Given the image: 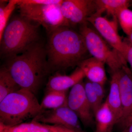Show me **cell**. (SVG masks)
<instances>
[{
  "instance_id": "cell-1",
  "label": "cell",
  "mask_w": 132,
  "mask_h": 132,
  "mask_svg": "<svg viewBox=\"0 0 132 132\" xmlns=\"http://www.w3.org/2000/svg\"><path fill=\"white\" fill-rule=\"evenodd\" d=\"M48 35L45 47L50 73L78 67L82 61L92 57L81 34L70 27H60Z\"/></svg>"
},
{
  "instance_id": "cell-26",
  "label": "cell",
  "mask_w": 132,
  "mask_h": 132,
  "mask_svg": "<svg viewBox=\"0 0 132 132\" xmlns=\"http://www.w3.org/2000/svg\"><path fill=\"white\" fill-rule=\"evenodd\" d=\"M121 132H132V125H130L123 131Z\"/></svg>"
},
{
  "instance_id": "cell-25",
  "label": "cell",
  "mask_w": 132,
  "mask_h": 132,
  "mask_svg": "<svg viewBox=\"0 0 132 132\" xmlns=\"http://www.w3.org/2000/svg\"><path fill=\"white\" fill-rule=\"evenodd\" d=\"M131 125H132V111L130 112V114L127 116V118H126V119L122 123L118 125L121 130L120 132L123 131Z\"/></svg>"
},
{
  "instance_id": "cell-7",
  "label": "cell",
  "mask_w": 132,
  "mask_h": 132,
  "mask_svg": "<svg viewBox=\"0 0 132 132\" xmlns=\"http://www.w3.org/2000/svg\"><path fill=\"white\" fill-rule=\"evenodd\" d=\"M32 121L47 125L62 126L77 131H82L78 116L67 104L55 109L42 111Z\"/></svg>"
},
{
  "instance_id": "cell-18",
  "label": "cell",
  "mask_w": 132,
  "mask_h": 132,
  "mask_svg": "<svg viewBox=\"0 0 132 132\" xmlns=\"http://www.w3.org/2000/svg\"><path fill=\"white\" fill-rule=\"evenodd\" d=\"M67 94V91H47L40 104L41 112L55 109L67 104L68 96Z\"/></svg>"
},
{
  "instance_id": "cell-24",
  "label": "cell",
  "mask_w": 132,
  "mask_h": 132,
  "mask_svg": "<svg viewBox=\"0 0 132 132\" xmlns=\"http://www.w3.org/2000/svg\"><path fill=\"white\" fill-rule=\"evenodd\" d=\"M93 87L94 88L95 92L96 93L99 100L102 103L104 100V97L105 94L104 86L99 84V83H96V82H92Z\"/></svg>"
},
{
  "instance_id": "cell-27",
  "label": "cell",
  "mask_w": 132,
  "mask_h": 132,
  "mask_svg": "<svg viewBox=\"0 0 132 132\" xmlns=\"http://www.w3.org/2000/svg\"><path fill=\"white\" fill-rule=\"evenodd\" d=\"M127 37L130 40V41L132 43V33L129 36H127Z\"/></svg>"
},
{
  "instance_id": "cell-21",
  "label": "cell",
  "mask_w": 132,
  "mask_h": 132,
  "mask_svg": "<svg viewBox=\"0 0 132 132\" xmlns=\"http://www.w3.org/2000/svg\"><path fill=\"white\" fill-rule=\"evenodd\" d=\"M117 18L123 32L129 36L132 33V10L128 7L122 9L118 12Z\"/></svg>"
},
{
  "instance_id": "cell-17",
  "label": "cell",
  "mask_w": 132,
  "mask_h": 132,
  "mask_svg": "<svg viewBox=\"0 0 132 132\" xmlns=\"http://www.w3.org/2000/svg\"><path fill=\"white\" fill-rule=\"evenodd\" d=\"M95 2L97 6L96 13L102 14L106 12L115 19H117V14L120 10L129 7L132 3V1L128 0H95Z\"/></svg>"
},
{
  "instance_id": "cell-28",
  "label": "cell",
  "mask_w": 132,
  "mask_h": 132,
  "mask_svg": "<svg viewBox=\"0 0 132 132\" xmlns=\"http://www.w3.org/2000/svg\"><path fill=\"white\" fill-rule=\"evenodd\" d=\"M85 132V131H78V132Z\"/></svg>"
},
{
  "instance_id": "cell-15",
  "label": "cell",
  "mask_w": 132,
  "mask_h": 132,
  "mask_svg": "<svg viewBox=\"0 0 132 132\" xmlns=\"http://www.w3.org/2000/svg\"><path fill=\"white\" fill-rule=\"evenodd\" d=\"M118 71L112 72L109 93L105 101L115 116L117 124L119 122L122 117V104L121 99Z\"/></svg>"
},
{
  "instance_id": "cell-9",
  "label": "cell",
  "mask_w": 132,
  "mask_h": 132,
  "mask_svg": "<svg viewBox=\"0 0 132 132\" xmlns=\"http://www.w3.org/2000/svg\"><path fill=\"white\" fill-rule=\"evenodd\" d=\"M67 105L85 126L92 127L95 124L94 114L86 96L83 81L71 88L68 96Z\"/></svg>"
},
{
  "instance_id": "cell-2",
  "label": "cell",
  "mask_w": 132,
  "mask_h": 132,
  "mask_svg": "<svg viewBox=\"0 0 132 132\" xmlns=\"http://www.w3.org/2000/svg\"><path fill=\"white\" fill-rule=\"evenodd\" d=\"M7 60L4 66L15 82L35 95L50 73L46 47L39 42Z\"/></svg>"
},
{
  "instance_id": "cell-14",
  "label": "cell",
  "mask_w": 132,
  "mask_h": 132,
  "mask_svg": "<svg viewBox=\"0 0 132 132\" xmlns=\"http://www.w3.org/2000/svg\"><path fill=\"white\" fill-rule=\"evenodd\" d=\"M62 126L47 125L32 121L13 127L0 124V132H77Z\"/></svg>"
},
{
  "instance_id": "cell-16",
  "label": "cell",
  "mask_w": 132,
  "mask_h": 132,
  "mask_svg": "<svg viewBox=\"0 0 132 132\" xmlns=\"http://www.w3.org/2000/svg\"><path fill=\"white\" fill-rule=\"evenodd\" d=\"M94 118V132H112L117 124L115 116L105 101L95 113Z\"/></svg>"
},
{
  "instance_id": "cell-3",
  "label": "cell",
  "mask_w": 132,
  "mask_h": 132,
  "mask_svg": "<svg viewBox=\"0 0 132 132\" xmlns=\"http://www.w3.org/2000/svg\"><path fill=\"white\" fill-rule=\"evenodd\" d=\"M39 26L20 14L13 17L0 40L2 56L7 59L20 54L39 42Z\"/></svg>"
},
{
  "instance_id": "cell-8",
  "label": "cell",
  "mask_w": 132,
  "mask_h": 132,
  "mask_svg": "<svg viewBox=\"0 0 132 132\" xmlns=\"http://www.w3.org/2000/svg\"><path fill=\"white\" fill-rule=\"evenodd\" d=\"M62 14L70 27L82 24L96 12L95 0H63L61 6Z\"/></svg>"
},
{
  "instance_id": "cell-4",
  "label": "cell",
  "mask_w": 132,
  "mask_h": 132,
  "mask_svg": "<svg viewBox=\"0 0 132 132\" xmlns=\"http://www.w3.org/2000/svg\"><path fill=\"white\" fill-rule=\"evenodd\" d=\"M41 112L40 104L35 95L21 88L0 102V124L14 126L33 119Z\"/></svg>"
},
{
  "instance_id": "cell-6",
  "label": "cell",
  "mask_w": 132,
  "mask_h": 132,
  "mask_svg": "<svg viewBox=\"0 0 132 132\" xmlns=\"http://www.w3.org/2000/svg\"><path fill=\"white\" fill-rule=\"evenodd\" d=\"M88 22L80 25L79 32L83 36L86 47L92 57L106 64L110 72L119 71L127 65L125 59L113 48Z\"/></svg>"
},
{
  "instance_id": "cell-10",
  "label": "cell",
  "mask_w": 132,
  "mask_h": 132,
  "mask_svg": "<svg viewBox=\"0 0 132 132\" xmlns=\"http://www.w3.org/2000/svg\"><path fill=\"white\" fill-rule=\"evenodd\" d=\"M87 21L93 26L101 36L123 57V39L118 33L117 19L109 20L102 14L95 13L88 19Z\"/></svg>"
},
{
  "instance_id": "cell-12",
  "label": "cell",
  "mask_w": 132,
  "mask_h": 132,
  "mask_svg": "<svg viewBox=\"0 0 132 132\" xmlns=\"http://www.w3.org/2000/svg\"><path fill=\"white\" fill-rule=\"evenodd\" d=\"M85 78L83 71L78 67L70 75L56 73L49 78L46 85L47 92H67Z\"/></svg>"
},
{
  "instance_id": "cell-13",
  "label": "cell",
  "mask_w": 132,
  "mask_h": 132,
  "mask_svg": "<svg viewBox=\"0 0 132 132\" xmlns=\"http://www.w3.org/2000/svg\"><path fill=\"white\" fill-rule=\"evenodd\" d=\"M105 64L100 60L91 57L82 61L78 67L83 71L88 80L104 86L107 80Z\"/></svg>"
},
{
  "instance_id": "cell-5",
  "label": "cell",
  "mask_w": 132,
  "mask_h": 132,
  "mask_svg": "<svg viewBox=\"0 0 132 132\" xmlns=\"http://www.w3.org/2000/svg\"><path fill=\"white\" fill-rule=\"evenodd\" d=\"M63 0H18L20 15L42 26L47 34L60 27H70L61 6Z\"/></svg>"
},
{
  "instance_id": "cell-19",
  "label": "cell",
  "mask_w": 132,
  "mask_h": 132,
  "mask_svg": "<svg viewBox=\"0 0 132 132\" xmlns=\"http://www.w3.org/2000/svg\"><path fill=\"white\" fill-rule=\"evenodd\" d=\"M21 88L5 66L2 67L0 69V102L9 95Z\"/></svg>"
},
{
  "instance_id": "cell-20",
  "label": "cell",
  "mask_w": 132,
  "mask_h": 132,
  "mask_svg": "<svg viewBox=\"0 0 132 132\" xmlns=\"http://www.w3.org/2000/svg\"><path fill=\"white\" fill-rule=\"evenodd\" d=\"M0 5V40L7 25L8 21L18 3V0L1 1Z\"/></svg>"
},
{
  "instance_id": "cell-22",
  "label": "cell",
  "mask_w": 132,
  "mask_h": 132,
  "mask_svg": "<svg viewBox=\"0 0 132 132\" xmlns=\"http://www.w3.org/2000/svg\"><path fill=\"white\" fill-rule=\"evenodd\" d=\"M84 87L86 96L95 115L103 103L100 101L97 97L92 82L87 79L84 82Z\"/></svg>"
},
{
  "instance_id": "cell-11",
  "label": "cell",
  "mask_w": 132,
  "mask_h": 132,
  "mask_svg": "<svg viewBox=\"0 0 132 132\" xmlns=\"http://www.w3.org/2000/svg\"><path fill=\"white\" fill-rule=\"evenodd\" d=\"M118 80L123 114L120 121L122 123L132 111V74L128 65L118 71Z\"/></svg>"
},
{
  "instance_id": "cell-23",
  "label": "cell",
  "mask_w": 132,
  "mask_h": 132,
  "mask_svg": "<svg viewBox=\"0 0 132 132\" xmlns=\"http://www.w3.org/2000/svg\"><path fill=\"white\" fill-rule=\"evenodd\" d=\"M123 57L130 65L132 74V43L128 37L123 39Z\"/></svg>"
}]
</instances>
